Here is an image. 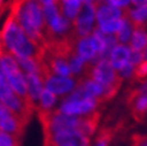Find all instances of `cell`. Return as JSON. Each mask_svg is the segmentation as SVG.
I'll return each mask as SVG.
<instances>
[{
  "instance_id": "1",
  "label": "cell",
  "mask_w": 147,
  "mask_h": 146,
  "mask_svg": "<svg viewBox=\"0 0 147 146\" xmlns=\"http://www.w3.org/2000/svg\"><path fill=\"white\" fill-rule=\"evenodd\" d=\"M0 45L4 53H9L17 59L35 57L40 54V45L29 37L13 16L5 20L0 30Z\"/></svg>"
},
{
  "instance_id": "2",
  "label": "cell",
  "mask_w": 147,
  "mask_h": 146,
  "mask_svg": "<svg viewBox=\"0 0 147 146\" xmlns=\"http://www.w3.org/2000/svg\"><path fill=\"white\" fill-rule=\"evenodd\" d=\"M26 35L38 45L46 39V22L43 6L37 0H19L12 12Z\"/></svg>"
},
{
  "instance_id": "3",
  "label": "cell",
  "mask_w": 147,
  "mask_h": 146,
  "mask_svg": "<svg viewBox=\"0 0 147 146\" xmlns=\"http://www.w3.org/2000/svg\"><path fill=\"white\" fill-rule=\"evenodd\" d=\"M98 107L99 101L89 97L78 84L77 89L71 95L60 99L57 110L76 118H91L94 116Z\"/></svg>"
},
{
  "instance_id": "4",
  "label": "cell",
  "mask_w": 147,
  "mask_h": 146,
  "mask_svg": "<svg viewBox=\"0 0 147 146\" xmlns=\"http://www.w3.org/2000/svg\"><path fill=\"white\" fill-rule=\"evenodd\" d=\"M46 34L53 39H65L73 32V23L61 13L59 4L43 6Z\"/></svg>"
},
{
  "instance_id": "5",
  "label": "cell",
  "mask_w": 147,
  "mask_h": 146,
  "mask_svg": "<svg viewBox=\"0 0 147 146\" xmlns=\"http://www.w3.org/2000/svg\"><path fill=\"white\" fill-rule=\"evenodd\" d=\"M87 77L92 78L97 83L103 85L113 96L115 95L121 80L119 73L108 59H98L94 64H92L90 66Z\"/></svg>"
},
{
  "instance_id": "6",
  "label": "cell",
  "mask_w": 147,
  "mask_h": 146,
  "mask_svg": "<svg viewBox=\"0 0 147 146\" xmlns=\"http://www.w3.org/2000/svg\"><path fill=\"white\" fill-rule=\"evenodd\" d=\"M84 118L66 115L59 110H55L43 116L47 134H54L65 130H80Z\"/></svg>"
},
{
  "instance_id": "7",
  "label": "cell",
  "mask_w": 147,
  "mask_h": 146,
  "mask_svg": "<svg viewBox=\"0 0 147 146\" xmlns=\"http://www.w3.org/2000/svg\"><path fill=\"white\" fill-rule=\"evenodd\" d=\"M97 29L96 18V5L84 4L82 11L79 12L77 18L73 20V34L76 37H86L93 34Z\"/></svg>"
},
{
  "instance_id": "8",
  "label": "cell",
  "mask_w": 147,
  "mask_h": 146,
  "mask_svg": "<svg viewBox=\"0 0 147 146\" xmlns=\"http://www.w3.org/2000/svg\"><path fill=\"white\" fill-rule=\"evenodd\" d=\"M0 102L22 120L26 118L30 110L29 102L14 92L6 82L0 83Z\"/></svg>"
},
{
  "instance_id": "9",
  "label": "cell",
  "mask_w": 147,
  "mask_h": 146,
  "mask_svg": "<svg viewBox=\"0 0 147 146\" xmlns=\"http://www.w3.org/2000/svg\"><path fill=\"white\" fill-rule=\"evenodd\" d=\"M79 82L76 77H60L51 73L45 74V86L46 90L53 92L54 95L62 99L71 95L77 89Z\"/></svg>"
},
{
  "instance_id": "10",
  "label": "cell",
  "mask_w": 147,
  "mask_h": 146,
  "mask_svg": "<svg viewBox=\"0 0 147 146\" xmlns=\"http://www.w3.org/2000/svg\"><path fill=\"white\" fill-rule=\"evenodd\" d=\"M48 145L51 146H91V138L80 130H65L47 134Z\"/></svg>"
},
{
  "instance_id": "11",
  "label": "cell",
  "mask_w": 147,
  "mask_h": 146,
  "mask_svg": "<svg viewBox=\"0 0 147 146\" xmlns=\"http://www.w3.org/2000/svg\"><path fill=\"white\" fill-rule=\"evenodd\" d=\"M72 52H74L83 60H85L89 66H91L92 64H94L99 59L96 46H94L91 39V35L86 36V37H76V41L73 42Z\"/></svg>"
},
{
  "instance_id": "12",
  "label": "cell",
  "mask_w": 147,
  "mask_h": 146,
  "mask_svg": "<svg viewBox=\"0 0 147 146\" xmlns=\"http://www.w3.org/2000/svg\"><path fill=\"white\" fill-rule=\"evenodd\" d=\"M23 127V120L9 110L4 104H0V132L18 135Z\"/></svg>"
},
{
  "instance_id": "13",
  "label": "cell",
  "mask_w": 147,
  "mask_h": 146,
  "mask_svg": "<svg viewBox=\"0 0 147 146\" xmlns=\"http://www.w3.org/2000/svg\"><path fill=\"white\" fill-rule=\"evenodd\" d=\"M91 39L94 43V46H96L99 59H108L110 52H111L113 48L119 43L116 36L105 35L102 31H99L98 29H96V30L93 31V34L91 35Z\"/></svg>"
},
{
  "instance_id": "14",
  "label": "cell",
  "mask_w": 147,
  "mask_h": 146,
  "mask_svg": "<svg viewBox=\"0 0 147 146\" xmlns=\"http://www.w3.org/2000/svg\"><path fill=\"white\" fill-rule=\"evenodd\" d=\"M26 101L29 104L36 105L42 92L46 90L45 74H29L26 76Z\"/></svg>"
},
{
  "instance_id": "15",
  "label": "cell",
  "mask_w": 147,
  "mask_h": 146,
  "mask_svg": "<svg viewBox=\"0 0 147 146\" xmlns=\"http://www.w3.org/2000/svg\"><path fill=\"white\" fill-rule=\"evenodd\" d=\"M126 16V12L109 3H102L96 5V18L97 25L111 20H119Z\"/></svg>"
},
{
  "instance_id": "16",
  "label": "cell",
  "mask_w": 147,
  "mask_h": 146,
  "mask_svg": "<svg viewBox=\"0 0 147 146\" xmlns=\"http://www.w3.org/2000/svg\"><path fill=\"white\" fill-rule=\"evenodd\" d=\"M130 52L131 48L129 45H122V43H117L110 52L108 60L113 65V67L116 71H120L122 67L130 62Z\"/></svg>"
},
{
  "instance_id": "17",
  "label": "cell",
  "mask_w": 147,
  "mask_h": 146,
  "mask_svg": "<svg viewBox=\"0 0 147 146\" xmlns=\"http://www.w3.org/2000/svg\"><path fill=\"white\" fill-rule=\"evenodd\" d=\"M79 86L83 89V91L89 97L94 98V99H104V98H110L113 97V95L110 93L104 86L97 83L96 80H93L90 77H85L79 82Z\"/></svg>"
},
{
  "instance_id": "18",
  "label": "cell",
  "mask_w": 147,
  "mask_h": 146,
  "mask_svg": "<svg viewBox=\"0 0 147 146\" xmlns=\"http://www.w3.org/2000/svg\"><path fill=\"white\" fill-rule=\"evenodd\" d=\"M47 73H51V74L60 76V77H73L68 65L67 55L56 54L51 56V59L49 60Z\"/></svg>"
},
{
  "instance_id": "19",
  "label": "cell",
  "mask_w": 147,
  "mask_h": 146,
  "mask_svg": "<svg viewBox=\"0 0 147 146\" xmlns=\"http://www.w3.org/2000/svg\"><path fill=\"white\" fill-rule=\"evenodd\" d=\"M59 103H60V98L56 95H54L53 92H50L48 90H45L40 96L37 103H36V107H37L40 113L45 116L57 110Z\"/></svg>"
},
{
  "instance_id": "20",
  "label": "cell",
  "mask_w": 147,
  "mask_h": 146,
  "mask_svg": "<svg viewBox=\"0 0 147 146\" xmlns=\"http://www.w3.org/2000/svg\"><path fill=\"white\" fill-rule=\"evenodd\" d=\"M19 67L22 72H24L26 76L29 74H46L45 67H43L42 62L40 61L38 56L35 57H22V59H17Z\"/></svg>"
},
{
  "instance_id": "21",
  "label": "cell",
  "mask_w": 147,
  "mask_h": 146,
  "mask_svg": "<svg viewBox=\"0 0 147 146\" xmlns=\"http://www.w3.org/2000/svg\"><path fill=\"white\" fill-rule=\"evenodd\" d=\"M83 5V0H59V6H60L61 13L72 23L77 18L79 12L82 11Z\"/></svg>"
},
{
  "instance_id": "22",
  "label": "cell",
  "mask_w": 147,
  "mask_h": 146,
  "mask_svg": "<svg viewBox=\"0 0 147 146\" xmlns=\"http://www.w3.org/2000/svg\"><path fill=\"white\" fill-rule=\"evenodd\" d=\"M126 16L135 26H145L147 24V6L131 5L126 11Z\"/></svg>"
},
{
  "instance_id": "23",
  "label": "cell",
  "mask_w": 147,
  "mask_h": 146,
  "mask_svg": "<svg viewBox=\"0 0 147 146\" xmlns=\"http://www.w3.org/2000/svg\"><path fill=\"white\" fill-rule=\"evenodd\" d=\"M67 59H68V65H69V68L72 72V76L76 78L84 76V73L87 70V66H89V65L86 64V61L83 60L82 57L77 55L74 52H69L67 54Z\"/></svg>"
},
{
  "instance_id": "24",
  "label": "cell",
  "mask_w": 147,
  "mask_h": 146,
  "mask_svg": "<svg viewBox=\"0 0 147 146\" xmlns=\"http://www.w3.org/2000/svg\"><path fill=\"white\" fill-rule=\"evenodd\" d=\"M129 47L134 50H142L147 47V30L145 26H135L129 41Z\"/></svg>"
},
{
  "instance_id": "25",
  "label": "cell",
  "mask_w": 147,
  "mask_h": 146,
  "mask_svg": "<svg viewBox=\"0 0 147 146\" xmlns=\"http://www.w3.org/2000/svg\"><path fill=\"white\" fill-rule=\"evenodd\" d=\"M134 29H135V25L129 20V18L127 16H124L121 22L120 30L116 34V39L119 41V43L129 45V41L131 39V35L134 32Z\"/></svg>"
},
{
  "instance_id": "26",
  "label": "cell",
  "mask_w": 147,
  "mask_h": 146,
  "mask_svg": "<svg viewBox=\"0 0 147 146\" xmlns=\"http://www.w3.org/2000/svg\"><path fill=\"white\" fill-rule=\"evenodd\" d=\"M133 110L136 115L141 116L147 113V93H136L133 98Z\"/></svg>"
},
{
  "instance_id": "27",
  "label": "cell",
  "mask_w": 147,
  "mask_h": 146,
  "mask_svg": "<svg viewBox=\"0 0 147 146\" xmlns=\"http://www.w3.org/2000/svg\"><path fill=\"white\" fill-rule=\"evenodd\" d=\"M121 22H122V19L107 22V23H102V24H98L97 25V29H98L99 31H102L103 34H105V35L116 36V34L119 32V30H120Z\"/></svg>"
},
{
  "instance_id": "28",
  "label": "cell",
  "mask_w": 147,
  "mask_h": 146,
  "mask_svg": "<svg viewBox=\"0 0 147 146\" xmlns=\"http://www.w3.org/2000/svg\"><path fill=\"white\" fill-rule=\"evenodd\" d=\"M96 130H97V121H96V118H94V116L83 119L82 127H80V132L84 133L89 138H91L94 133H96Z\"/></svg>"
},
{
  "instance_id": "29",
  "label": "cell",
  "mask_w": 147,
  "mask_h": 146,
  "mask_svg": "<svg viewBox=\"0 0 147 146\" xmlns=\"http://www.w3.org/2000/svg\"><path fill=\"white\" fill-rule=\"evenodd\" d=\"M119 77L121 80H129L131 78L136 77V66H134L133 64H128L124 67H122L120 71H117Z\"/></svg>"
},
{
  "instance_id": "30",
  "label": "cell",
  "mask_w": 147,
  "mask_h": 146,
  "mask_svg": "<svg viewBox=\"0 0 147 146\" xmlns=\"http://www.w3.org/2000/svg\"><path fill=\"white\" fill-rule=\"evenodd\" d=\"M0 146H19L17 135L0 132Z\"/></svg>"
},
{
  "instance_id": "31",
  "label": "cell",
  "mask_w": 147,
  "mask_h": 146,
  "mask_svg": "<svg viewBox=\"0 0 147 146\" xmlns=\"http://www.w3.org/2000/svg\"><path fill=\"white\" fill-rule=\"evenodd\" d=\"M142 61H144V54H142V52H140V50L131 49V52H130V64H133L134 66L138 67Z\"/></svg>"
},
{
  "instance_id": "32",
  "label": "cell",
  "mask_w": 147,
  "mask_h": 146,
  "mask_svg": "<svg viewBox=\"0 0 147 146\" xmlns=\"http://www.w3.org/2000/svg\"><path fill=\"white\" fill-rule=\"evenodd\" d=\"M107 3L119 7V9L123 10L124 12L131 6V0H107Z\"/></svg>"
},
{
  "instance_id": "33",
  "label": "cell",
  "mask_w": 147,
  "mask_h": 146,
  "mask_svg": "<svg viewBox=\"0 0 147 146\" xmlns=\"http://www.w3.org/2000/svg\"><path fill=\"white\" fill-rule=\"evenodd\" d=\"M109 143H110V135L104 133L100 134L91 146H109Z\"/></svg>"
},
{
  "instance_id": "34",
  "label": "cell",
  "mask_w": 147,
  "mask_h": 146,
  "mask_svg": "<svg viewBox=\"0 0 147 146\" xmlns=\"http://www.w3.org/2000/svg\"><path fill=\"white\" fill-rule=\"evenodd\" d=\"M136 77L138 78H147V60H144L139 66L136 67Z\"/></svg>"
},
{
  "instance_id": "35",
  "label": "cell",
  "mask_w": 147,
  "mask_h": 146,
  "mask_svg": "<svg viewBox=\"0 0 147 146\" xmlns=\"http://www.w3.org/2000/svg\"><path fill=\"white\" fill-rule=\"evenodd\" d=\"M136 93H147V78L144 79L142 82L139 84L138 89H136Z\"/></svg>"
},
{
  "instance_id": "36",
  "label": "cell",
  "mask_w": 147,
  "mask_h": 146,
  "mask_svg": "<svg viewBox=\"0 0 147 146\" xmlns=\"http://www.w3.org/2000/svg\"><path fill=\"white\" fill-rule=\"evenodd\" d=\"M1 82H6V79H5V71H4V66H3L1 54H0V83Z\"/></svg>"
},
{
  "instance_id": "37",
  "label": "cell",
  "mask_w": 147,
  "mask_h": 146,
  "mask_svg": "<svg viewBox=\"0 0 147 146\" xmlns=\"http://www.w3.org/2000/svg\"><path fill=\"white\" fill-rule=\"evenodd\" d=\"M131 5H134V6H147V0H131Z\"/></svg>"
},
{
  "instance_id": "38",
  "label": "cell",
  "mask_w": 147,
  "mask_h": 146,
  "mask_svg": "<svg viewBox=\"0 0 147 146\" xmlns=\"http://www.w3.org/2000/svg\"><path fill=\"white\" fill-rule=\"evenodd\" d=\"M37 1H38L42 6L50 5V4H59V0H37Z\"/></svg>"
},
{
  "instance_id": "39",
  "label": "cell",
  "mask_w": 147,
  "mask_h": 146,
  "mask_svg": "<svg viewBox=\"0 0 147 146\" xmlns=\"http://www.w3.org/2000/svg\"><path fill=\"white\" fill-rule=\"evenodd\" d=\"M138 146H147V139H142L138 143Z\"/></svg>"
},
{
  "instance_id": "40",
  "label": "cell",
  "mask_w": 147,
  "mask_h": 146,
  "mask_svg": "<svg viewBox=\"0 0 147 146\" xmlns=\"http://www.w3.org/2000/svg\"><path fill=\"white\" fill-rule=\"evenodd\" d=\"M91 1L94 5H98V4H102V3H107V0H91Z\"/></svg>"
},
{
  "instance_id": "41",
  "label": "cell",
  "mask_w": 147,
  "mask_h": 146,
  "mask_svg": "<svg viewBox=\"0 0 147 146\" xmlns=\"http://www.w3.org/2000/svg\"><path fill=\"white\" fill-rule=\"evenodd\" d=\"M142 54H144V60H147V47L142 50Z\"/></svg>"
},
{
  "instance_id": "42",
  "label": "cell",
  "mask_w": 147,
  "mask_h": 146,
  "mask_svg": "<svg viewBox=\"0 0 147 146\" xmlns=\"http://www.w3.org/2000/svg\"><path fill=\"white\" fill-rule=\"evenodd\" d=\"M5 1H6V0H0V11H1V7L4 6V4H5Z\"/></svg>"
},
{
  "instance_id": "43",
  "label": "cell",
  "mask_w": 147,
  "mask_h": 146,
  "mask_svg": "<svg viewBox=\"0 0 147 146\" xmlns=\"http://www.w3.org/2000/svg\"><path fill=\"white\" fill-rule=\"evenodd\" d=\"M4 53V50H3V47H1V45H0V54H3Z\"/></svg>"
},
{
  "instance_id": "44",
  "label": "cell",
  "mask_w": 147,
  "mask_h": 146,
  "mask_svg": "<svg viewBox=\"0 0 147 146\" xmlns=\"http://www.w3.org/2000/svg\"><path fill=\"white\" fill-rule=\"evenodd\" d=\"M47 146H51V145H47Z\"/></svg>"
}]
</instances>
